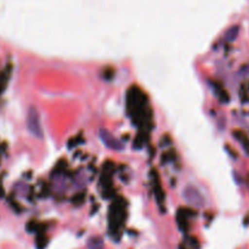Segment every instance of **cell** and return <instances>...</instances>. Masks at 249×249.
Segmentation results:
<instances>
[{
    "mask_svg": "<svg viewBox=\"0 0 249 249\" xmlns=\"http://www.w3.org/2000/svg\"><path fill=\"white\" fill-rule=\"evenodd\" d=\"M184 197L185 199H186L187 203L191 204V206L198 207V208L203 207L204 204L203 197H202V195L199 194L198 190H196L195 187L187 186L184 191Z\"/></svg>",
    "mask_w": 249,
    "mask_h": 249,
    "instance_id": "obj_3",
    "label": "cell"
},
{
    "mask_svg": "<svg viewBox=\"0 0 249 249\" xmlns=\"http://www.w3.org/2000/svg\"><path fill=\"white\" fill-rule=\"evenodd\" d=\"M88 248L89 249H104V242L100 237H94L89 241L88 243Z\"/></svg>",
    "mask_w": 249,
    "mask_h": 249,
    "instance_id": "obj_4",
    "label": "cell"
},
{
    "mask_svg": "<svg viewBox=\"0 0 249 249\" xmlns=\"http://www.w3.org/2000/svg\"><path fill=\"white\" fill-rule=\"evenodd\" d=\"M99 134H100V139L102 140V142H104L108 148H111V150H116V151L123 150V147H124L123 143H122L118 139L114 138V136L112 135L108 130H106V129H100Z\"/></svg>",
    "mask_w": 249,
    "mask_h": 249,
    "instance_id": "obj_2",
    "label": "cell"
},
{
    "mask_svg": "<svg viewBox=\"0 0 249 249\" xmlns=\"http://www.w3.org/2000/svg\"><path fill=\"white\" fill-rule=\"evenodd\" d=\"M27 128L36 138H43V128L40 124V117L36 107H29L27 113Z\"/></svg>",
    "mask_w": 249,
    "mask_h": 249,
    "instance_id": "obj_1",
    "label": "cell"
}]
</instances>
